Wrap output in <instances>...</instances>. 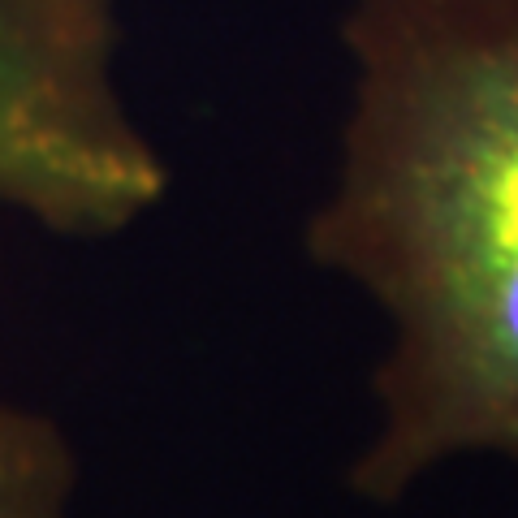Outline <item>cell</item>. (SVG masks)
Returning <instances> with one entry per match:
<instances>
[{"mask_svg": "<svg viewBox=\"0 0 518 518\" xmlns=\"http://www.w3.org/2000/svg\"><path fill=\"white\" fill-rule=\"evenodd\" d=\"M346 52L307 242L389 324L350 488L393 506L454 458L518 462V0H350Z\"/></svg>", "mask_w": 518, "mask_h": 518, "instance_id": "6da1fadb", "label": "cell"}, {"mask_svg": "<svg viewBox=\"0 0 518 518\" xmlns=\"http://www.w3.org/2000/svg\"><path fill=\"white\" fill-rule=\"evenodd\" d=\"M121 0H0V208L70 238L121 234L165 165L117 78Z\"/></svg>", "mask_w": 518, "mask_h": 518, "instance_id": "7a4b0ae2", "label": "cell"}, {"mask_svg": "<svg viewBox=\"0 0 518 518\" xmlns=\"http://www.w3.org/2000/svg\"><path fill=\"white\" fill-rule=\"evenodd\" d=\"M78 454L57 419L0 398V518H70Z\"/></svg>", "mask_w": 518, "mask_h": 518, "instance_id": "3957f363", "label": "cell"}]
</instances>
